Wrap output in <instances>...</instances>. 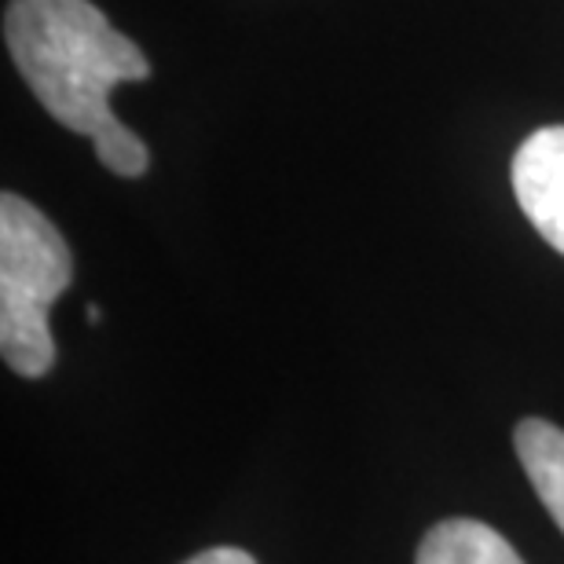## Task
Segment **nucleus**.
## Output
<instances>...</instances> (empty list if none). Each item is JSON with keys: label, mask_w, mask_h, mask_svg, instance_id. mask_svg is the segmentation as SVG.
Returning a JSON list of instances; mask_svg holds the SVG:
<instances>
[{"label": "nucleus", "mask_w": 564, "mask_h": 564, "mask_svg": "<svg viewBox=\"0 0 564 564\" xmlns=\"http://www.w3.org/2000/svg\"><path fill=\"white\" fill-rule=\"evenodd\" d=\"M4 44L37 104L96 143L99 165L129 180L147 173V143L115 118L110 93L121 82H143L151 59L93 0H11Z\"/></svg>", "instance_id": "nucleus-1"}, {"label": "nucleus", "mask_w": 564, "mask_h": 564, "mask_svg": "<svg viewBox=\"0 0 564 564\" xmlns=\"http://www.w3.org/2000/svg\"><path fill=\"white\" fill-rule=\"evenodd\" d=\"M74 282V257L59 228L15 191L0 195V352L19 378L55 367L48 308Z\"/></svg>", "instance_id": "nucleus-2"}, {"label": "nucleus", "mask_w": 564, "mask_h": 564, "mask_svg": "<svg viewBox=\"0 0 564 564\" xmlns=\"http://www.w3.org/2000/svg\"><path fill=\"white\" fill-rule=\"evenodd\" d=\"M510 180L524 217L564 257V126L539 129L517 147Z\"/></svg>", "instance_id": "nucleus-3"}, {"label": "nucleus", "mask_w": 564, "mask_h": 564, "mask_svg": "<svg viewBox=\"0 0 564 564\" xmlns=\"http://www.w3.org/2000/svg\"><path fill=\"white\" fill-rule=\"evenodd\" d=\"M513 447L539 502L564 535V429L546 419H521L513 429Z\"/></svg>", "instance_id": "nucleus-4"}, {"label": "nucleus", "mask_w": 564, "mask_h": 564, "mask_svg": "<svg viewBox=\"0 0 564 564\" xmlns=\"http://www.w3.org/2000/svg\"><path fill=\"white\" fill-rule=\"evenodd\" d=\"M414 564H524L495 528L473 517H451L422 535Z\"/></svg>", "instance_id": "nucleus-5"}, {"label": "nucleus", "mask_w": 564, "mask_h": 564, "mask_svg": "<svg viewBox=\"0 0 564 564\" xmlns=\"http://www.w3.org/2000/svg\"><path fill=\"white\" fill-rule=\"evenodd\" d=\"M184 564H257V561H253V554H246L239 546H213V550H202V554H195Z\"/></svg>", "instance_id": "nucleus-6"}]
</instances>
